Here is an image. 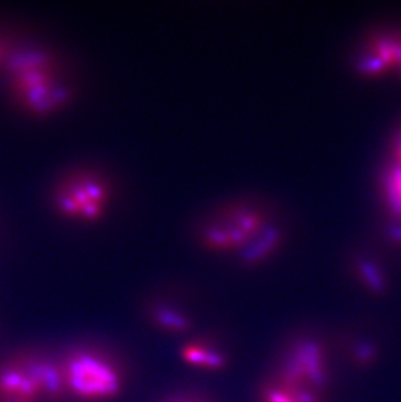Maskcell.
<instances>
[{"instance_id":"1","label":"cell","mask_w":401,"mask_h":402,"mask_svg":"<svg viewBox=\"0 0 401 402\" xmlns=\"http://www.w3.org/2000/svg\"><path fill=\"white\" fill-rule=\"evenodd\" d=\"M329 378L326 345L316 336H301L284 348L268 380L297 402H326Z\"/></svg>"},{"instance_id":"2","label":"cell","mask_w":401,"mask_h":402,"mask_svg":"<svg viewBox=\"0 0 401 402\" xmlns=\"http://www.w3.org/2000/svg\"><path fill=\"white\" fill-rule=\"evenodd\" d=\"M67 394L83 402H108L124 391L122 367L107 354L93 349H79L62 363Z\"/></svg>"},{"instance_id":"3","label":"cell","mask_w":401,"mask_h":402,"mask_svg":"<svg viewBox=\"0 0 401 402\" xmlns=\"http://www.w3.org/2000/svg\"><path fill=\"white\" fill-rule=\"evenodd\" d=\"M67 394L62 365L29 357L0 367V400L38 402Z\"/></svg>"},{"instance_id":"4","label":"cell","mask_w":401,"mask_h":402,"mask_svg":"<svg viewBox=\"0 0 401 402\" xmlns=\"http://www.w3.org/2000/svg\"><path fill=\"white\" fill-rule=\"evenodd\" d=\"M13 87L21 102L35 112H49L67 102L69 92L43 53H26L12 62Z\"/></svg>"},{"instance_id":"5","label":"cell","mask_w":401,"mask_h":402,"mask_svg":"<svg viewBox=\"0 0 401 402\" xmlns=\"http://www.w3.org/2000/svg\"><path fill=\"white\" fill-rule=\"evenodd\" d=\"M268 228V219L257 207L236 206L216 214L201 229V241L214 251H240Z\"/></svg>"},{"instance_id":"6","label":"cell","mask_w":401,"mask_h":402,"mask_svg":"<svg viewBox=\"0 0 401 402\" xmlns=\"http://www.w3.org/2000/svg\"><path fill=\"white\" fill-rule=\"evenodd\" d=\"M111 198L110 186L101 176L81 172L67 177L55 193V207L64 217L97 220Z\"/></svg>"},{"instance_id":"7","label":"cell","mask_w":401,"mask_h":402,"mask_svg":"<svg viewBox=\"0 0 401 402\" xmlns=\"http://www.w3.org/2000/svg\"><path fill=\"white\" fill-rule=\"evenodd\" d=\"M181 358L189 366L205 371H220L228 365L226 351L208 341H192L181 349Z\"/></svg>"},{"instance_id":"8","label":"cell","mask_w":401,"mask_h":402,"mask_svg":"<svg viewBox=\"0 0 401 402\" xmlns=\"http://www.w3.org/2000/svg\"><path fill=\"white\" fill-rule=\"evenodd\" d=\"M281 241V233L277 228L268 227L238 253L241 259L247 265H256L270 257L277 250Z\"/></svg>"},{"instance_id":"9","label":"cell","mask_w":401,"mask_h":402,"mask_svg":"<svg viewBox=\"0 0 401 402\" xmlns=\"http://www.w3.org/2000/svg\"><path fill=\"white\" fill-rule=\"evenodd\" d=\"M152 320L161 330L170 333H184L190 330L192 321L189 315L175 306L159 303L152 309Z\"/></svg>"},{"instance_id":"10","label":"cell","mask_w":401,"mask_h":402,"mask_svg":"<svg viewBox=\"0 0 401 402\" xmlns=\"http://www.w3.org/2000/svg\"><path fill=\"white\" fill-rule=\"evenodd\" d=\"M360 271L365 281L369 283V285L374 290H382L384 288V281L381 274L377 271V268L371 266L370 263H362L360 266Z\"/></svg>"},{"instance_id":"11","label":"cell","mask_w":401,"mask_h":402,"mask_svg":"<svg viewBox=\"0 0 401 402\" xmlns=\"http://www.w3.org/2000/svg\"><path fill=\"white\" fill-rule=\"evenodd\" d=\"M165 402H201L197 399H193L190 396H177V397H172L168 401Z\"/></svg>"},{"instance_id":"12","label":"cell","mask_w":401,"mask_h":402,"mask_svg":"<svg viewBox=\"0 0 401 402\" xmlns=\"http://www.w3.org/2000/svg\"><path fill=\"white\" fill-rule=\"evenodd\" d=\"M0 402H26V401H20V400H0Z\"/></svg>"},{"instance_id":"13","label":"cell","mask_w":401,"mask_h":402,"mask_svg":"<svg viewBox=\"0 0 401 402\" xmlns=\"http://www.w3.org/2000/svg\"><path fill=\"white\" fill-rule=\"evenodd\" d=\"M1 58H3V50L0 49V60H1Z\"/></svg>"}]
</instances>
